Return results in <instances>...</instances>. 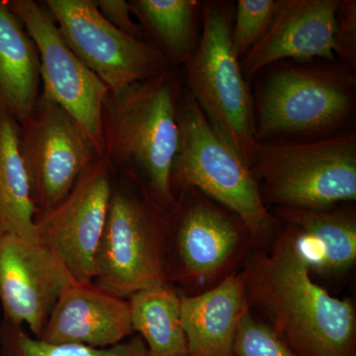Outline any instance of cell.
<instances>
[{"label":"cell","instance_id":"1","mask_svg":"<svg viewBox=\"0 0 356 356\" xmlns=\"http://www.w3.org/2000/svg\"><path fill=\"white\" fill-rule=\"evenodd\" d=\"M255 248L240 271L248 308L295 356H356V312L314 282L291 229Z\"/></svg>","mask_w":356,"mask_h":356},{"label":"cell","instance_id":"2","mask_svg":"<svg viewBox=\"0 0 356 356\" xmlns=\"http://www.w3.org/2000/svg\"><path fill=\"white\" fill-rule=\"evenodd\" d=\"M182 93L177 74L168 69L109 92L103 112V156L116 170H137L168 209L175 201L172 170L179 146Z\"/></svg>","mask_w":356,"mask_h":356},{"label":"cell","instance_id":"3","mask_svg":"<svg viewBox=\"0 0 356 356\" xmlns=\"http://www.w3.org/2000/svg\"><path fill=\"white\" fill-rule=\"evenodd\" d=\"M170 236V209L144 177L133 168L117 170L93 282L125 299L168 284Z\"/></svg>","mask_w":356,"mask_h":356},{"label":"cell","instance_id":"4","mask_svg":"<svg viewBox=\"0 0 356 356\" xmlns=\"http://www.w3.org/2000/svg\"><path fill=\"white\" fill-rule=\"evenodd\" d=\"M177 122L179 146L172 170L173 195L187 187L197 189L243 220L255 248L268 245L282 226L262 200L250 165L211 125L187 91L180 98Z\"/></svg>","mask_w":356,"mask_h":356},{"label":"cell","instance_id":"5","mask_svg":"<svg viewBox=\"0 0 356 356\" xmlns=\"http://www.w3.org/2000/svg\"><path fill=\"white\" fill-rule=\"evenodd\" d=\"M250 168L268 209H327L355 202L356 135L257 143Z\"/></svg>","mask_w":356,"mask_h":356},{"label":"cell","instance_id":"6","mask_svg":"<svg viewBox=\"0 0 356 356\" xmlns=\"http://www.w3.org/2000/svg\"><path fill=\"white\" fill-rule=\"evenodd\" d=\"M166 282L184 295L207 291L240 270L254 238L238 215L191 187L175 193Z\"/></svg>","mask_w":356,"mask_h":356},{"label":"cell","instance_id":"7","mask_svg":"<svg viewBox=\"0 0 356 356\" xmlns=\"http://www.w3.org/2000/svg\"><path fill=\"white\" fill-rule=\"evenodd\" d=\"M344 67L286 64L273 70L254 108L257 143L324 138L343 127L355 102V76Z\"/></svg>","mask_w":356,"mask_h":356},{"label":"cell","instance_id":"8","mask_svg":"<svg viewBox=\"0 0 356 356\" xmlns=\"http://www.w3.org/2000/svg\"><path fill=\"white\" fill-rule=\"evenodd\" d=\"M202 32L185 63L187 92L211 125L252 165L257 140L254 104L231 41L232 15L222 2L201 3Z\"/></svg>","mask_w":356,"mask_h":356},{"label":"cell","instance_id":"9","mask_svg":"<svg viewBox=\"0 0 356 356\" xmlns=\"http://www.w3.org/2000/svg\"><path fill=\"white\" fill-rule=\"evenodd\" d=\"M36 44L42 93L76 122L98 156L104 154L103 112L110 90L65 44L51 14L33 0H8Z\"/></svg>","mask_w":356,"mask_h":356},{"label":"cell","instance_id":"10","mask_svg":"<svg viewBox=\"0 0 356 356\" xmlns=\"http://www.w3.org/2000/svg\"><path fill=\"white\" fill-rule=\"evenodd\" d=\"M43 3L65 44L110 92L170 69L156 47L117 29L103 17L93 0H46Z\"/></svg>","mask_w":356,"mask_h":356},{"label":"cell","instance_id":"11","mask_svg":"<svg viewBox=\"0 0 356 356\" xmlns=\"http://www.w3.org/2000/svg\"><path fill=\"white\" fill-rule=\"evenodd\" d=\"M117 170L97 156L57 206L35 216L38 243L64 264L76 282H92Z\"/></svg>","mask_w":356,"mask_h":356},{"label":"cell","instance_id":"12","mask_svg":"<svg viewBox=\"0 0 356 356\" xmlns=\"http://www.w3.org/2000/svg\"><path fill=\"white\" fill-rule=\"evenodd\" d=\"M20 145L36 215L57 206L98 156L76 122L41 95L20 124Z\"/></svg>","mask_w":356,"mask_h":356},{"label":"cell","instance_id":"13","mask_svg":"<svg viewBox=\"0 0 356 356\" xmlns=\"http://www.w3.org/2000/svg\"><path fill=\"white\" fill-rule=\"evenodd\" d=\"M76 282L50 250L19 236L0 234V303L3 322L38 339L60 295Z\"/></svg>","mask_w":356,"mask_h":356},{"label":"cell","instance_id":"14","mask_svg":"<svg viewBox=\"0 0 356 356\" xmlns=\"http://www.w3.org/2000/svg\"><path fill=\"white\" fill-rule=\"evenodd\" d=\"M341 0H280L261 39L241 60L243 76L281 60H336L337 10Z\"/></svg>","mask_w":356,"mask_h":356},{"label":"cell","instance_id":"15","mask_svg":"<svg viewBox=\"0 0 356 356\" xmlns=\"http://www.w3.org/2000/svg\"><path fill=\"white\" fill-rule=\"evenodd\" d=\"M129 299L95 282H74L58 298L38 337L51 344L107 348L134 334Z\"/></svg>","mask_w":356,"mask_h":356},{"label":"cell","instance_id":"16","mask_svg":"<svg viewBox=\"0 0 356 356\" xmlns=\"http://www.w3.org/2000/svg\"><path fill=\"white\" fill-rule=\"evenodd\" d=\"M241 271L195 295H180L187 356H231L236 325L245 310Z\"/></svg>","mask_w":356,"mask_h":356},{"label":"cell","instance_id":"17","mask_svg":"<svg viewBox=\"0 0 356 356\" xmlns=\"http://www.w3.org/2000/svg\"><path fill=\"white\" fill-rule=\"evenodd\" d=\"M270 211L281 224L291 229L311 270L337 275L355 266L356 216L353 208Z\"/></svg>","mask_w":356,"mask_h":356},{"label":"cell","instance_id":"18","mask_svg":"<svg viewBox=\"0 0 356 356\" xmlns=\"http://www.w3.org/2000/svg\"><path fill=\"white\" fill-rule=\"evenodd\" d=\"M40 86L36 44L7 1L0 0V109L22 123L36 105Z\"/></svg>","mask_w":356,"mask_h":356},{"label":"cell","instance_id":"19","mask_svg":"<svg viewBox=\"0 0 356 356\" xmlns=\"http://www.w3.org/2000/svg\"><path fill=\"white\" fill-rule=\"evenodd\" d=\"M31 184L21 152L20 124L0 109V234L39 243Z\"/></svg>","mask_w":356,"mask_h":356},{"label":"cell","instance_id":"20","mask_svg":"<svg viewBox=\"0 0 356 356\" xmlns=\"http://www.w3.org/2000/svg\"><path fill=\"white\" fill-rule=\"evenodd\" d=\"M134 17L144 36L170 65H184L197 47V0H131Z\"/></svg>","mask_w":356,"mask_h":356},{"label":"cell","instance_id":"21","mask_svg":"<svg viewBox=\"0 0 356 356\" xmlns=\"http://www.w3.org/2000/svg\"><path fill=\"white\" fill-rule=\"evenodd\" d=\"M134 332L151 356H187L180 295L170 285L149 288L129 298Z\"/></svg>","mask_w":356,"mask_h":356},{"label":"cell","instance_id":"22","mask_svg":"<svg viewBox=\"0 0 356 356\" xmlns=\"http://www.w3.org/2000/svg\"><path fill=\"white\" fill-rule=\"evenodd\" d=\"M1 356H151L142 337L132 336L107 348L81 344H51L30 336L23 327L0 324Z\"/></svg>","mask_w":356,"mask_h":356},{"label":"cell","instance_id":"23","mask_svg":"<svg viewBox=\"0 0 356 356\" xmlns=\"http://www.w3.org/2000/svg\"><path fill=\"white\" fill-rule=\"evenodd\" d=\"M280 0H238L235 24L232 25L234 53L242 60L268 29Z\"/></svg>","mask_w":356,"mask_h":356},{"label":"cell","instance_id":"24","mask_svg":"<svg viewBox=\"0 0 356 356\" xmlns=\"http://www.w3.org/2000/svg\"><path fill=\"white\" fill-rule=\"evenodd\" d=\"M231 356H295L268 325L245 306L236 325Z\"/></svg>","mask_w":356,"mask_h":356},{"label":"cell","instance_id":"25","mask_svg":"<svg viewBox=\"0 0 356 356\" xmlns=\"http://www.w3.org/2000/svg\"><path fill=\"white\" fill-rule=\"evenodd\" d=\"M336 57L344 67L355 70L356 67V1L339 2L337 10Z\"/></svg>","mask_w":356,"mask_h":356},{"label":"cell","instance_id":"26","mask_svg":"<svg viewBox=\"0 0 356 356\" xmlns=\"http://www.w3.org/2000/svg\"><path fill=\"white\" fill-rule=\"evenodd\" d=\"M99 13L109 23L120 31L144 40V32L139 23L134 19L130 3L125 0H93Z\"/></svg>","mask_w":356,"mask_h":356}]
</instances>
